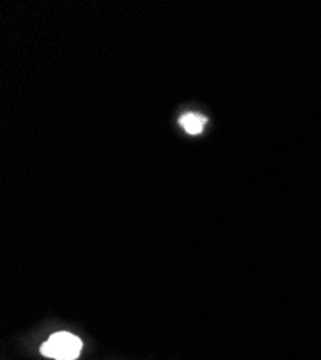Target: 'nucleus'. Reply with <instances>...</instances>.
<instances>
[{
    "mask_svg": "<svg viewBox=\"0 0 321 360\" xmlns=\"http://www.w3.org/2000/svg\"><path fill=\"white\" fill-rule=\"evenodd\" d=\"M207 123V118H203L197 114H186L182 117L181 124L185 127V130L190 134H199L203 130V126Z\"/></svg>",
    "mask_w": 321,
    "mask_h": 360,
    "instance_id": "2",
    "label": "nucleus"
},
{
    "mask_svg": "<svg viewBox=\"0 0 321 360\" xmlns=\"http://www.w3.org/2000/svg\"><path fill=\"white\" fill-rule=\"evenodd\" d=\"M82 342L70 332L53 333L46 343L41 346V353L55 360H75L79 357Z\"/></svg>",
    "mask_w": 321,
    "mask_h": 360,
    "instance_id": "1",
    "label": "nucleus"
}]
</instances>
